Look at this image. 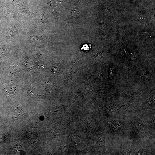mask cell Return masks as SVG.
Segmentation results:
<instances>
[{
	"label": "cell",
	"mask_w": 155,
	"mask_h": 155,
	"mask_svg": "<svg viewBox=\"0 0 155 155\" xmlns=\"http://www.w3.org/2000/svg\"><path fill=\"white\" fill-rule=\"evenodd\" d=\"M143 18V17L142 16H140L139 17V19L140 20H142Z\"/></svg>",
	"instance_id": "8992f818"
},
{
	"label": "cell",
	"mask_w": 155,
	"mask_h": 155,
	"mask_svg": "<svg viewBox=\"0 0 155 155\" xmlns=\"http://www.w3.org/2000/svg\"><path fill=\"white\" fill-rule=\"evenodd\" d=\"M121 52L122 54L123 55H125V54L126 53H127L126 51L125 50H122Z\"/></svg>",
	"instance_id": "5b68a950"
},
{
	"label": "cell",
	"mask_w": 155,
	"mask_h": 155,
	"mask_svg": "<svg viewBox=\"0 0 155 155\" xmlns=\"http://www.w3.org/2000/svg\"><path fill=\"white\" fill-rule=\"evenodd\" d=\"M136 56V54L135 53H133L132 55V57L133 59L135 58V59Z\"/></svg>",
	"instance_id": "277c9868"
},
{
	"label": "cell",
	"mask_w": 155,
	"mask_h": 155,
	"mask_svg": "<svg viewBox=\"0 0 155 155\" xmlns=\"http://www.w3.org/2000/svg\"><path fill=\"white\" fill-rule=\"evenodd\" d=\"M61 1V0H52L50 6V9L56 21H57L58 18Z\"/></svg>",
	"instance_id": "6da1fadb"
},
{
	"label": "cell",
	"mask_w": 155,
	"mask_h": 155,
	"mask_svg": "<svg viewBox=\"0 0 155 155\" xmlns=\"http://www.w3.org/2000/svg\"><path fill=\"white\" fill-rule=\"evenodd\" d=\"M115 70V67L113 64L110 65L108 71V78L110 80L112 79L114 77Z\"/></svg>",
	"instance_id": "3957f363"
},
{
	"label": "cell",
	"mask_w": 155,
	"mask_h": 155,
	"mask_svg": "<svg viewBox=\"0 0 155 155\" xmlns=\"http://www.w3.org/2000/svg\"><path fill=\"white\" fill-rule=\"evenodd\" d=\"M19 26L18 25H15L11 27L7 32L6 36L7 37H12L17 34L19 31Z\"/></svg>",
	"instance_id": "7a4b0ae2"
}]
</instances>
